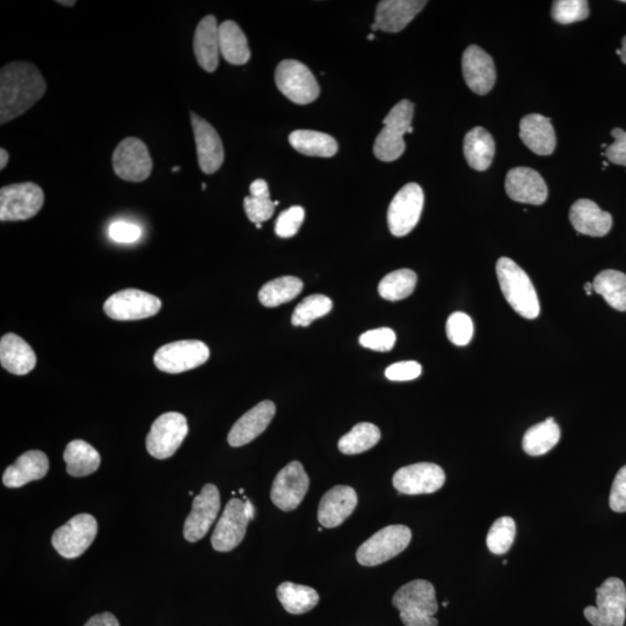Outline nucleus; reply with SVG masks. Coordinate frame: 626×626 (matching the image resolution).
Wrapping results in <instances>:
<instances>
[{
    "instance_id": "obj_1",
    "label": "nucleus",
    "mask_w": 626,
    "mask_h": 626,
    "mask_svg": "<svg viewBox=\"0 0 626 626\" xmlns=\"http://www.w3.org/2000/svg\"><path fill=\"white\" fill-rule=\"evenodd\" d=\"M47 84L34 64L13 62L0 71V123L25 114L45 96Z\"/></svg>"
},
{
    "instance_id": "obj_2",
    "label": "nucleus",
    "mask_w": 626,
    "mask_h": 626,
    "mask_svg": "<svg viewBox=\"0 0 626 626\" xmlns=\"http://www.w3.org/2000/svg\"><path fill=\"white\" fill-rule=\"evenodd\" d=\"M405 626H438L435 588L426 580H413L400 587L392 599Z\"/></svg>"
},
{
    "instance_id": "obj_3",
    "label": "nucleus",
    "mask_w": 626,
    "mask_h": 626,
    "mask_svg": "<svg viewBox=\"0 0 626 626\" xmlns=\"http://www.w3.org/2000/svg\"><path fill=\"white\" fill-rule=\"evenodd\" d=\"M497 276L502 294L516 313L527 319L540 316V301L533 282L515 261L500 258L497 262Z\"/></svg>"
},
{
    "instance_id": "obj_4",
    "label": "nucleus",
    "mask_w": 626,
    "mask_h": 626,
    "mask_svg": "<svg viewBox=\"0 0 626 626\" xmlns=\"http://www.w3.org/2000/svg\"><path fill=\"white\" fill-rule=\"evenodd\" d=\"M414 105L410 100H402L393 107L387 118L383 120L384 128L377 136L374 154L382 162H393L405 152L404 135L412 127Z\"/></svg>"
},
{
    "instance_id": "obj_5",
    "label": "nucleus",
    "mask_w": 626,
    "mask_h": 626,
    "mask_svg": "<svg viewBox=\"0 0 626 626\" xmlns=\"http://www.w3.org/2000/svg\"><path fill=\"white\" fill-rule=\"evenodd\" d=\"M256 511L249 499H231L211 536V545L218 552H229L243 542L247 526Z\"/></svg>"
},
{
    "instance_id": "obj_6",
    "label": "nucleus",
    "mask_w": 626,
    "mask_h": 626,
    "mask_svg": "<svg viewBox=\"0 0 626 626\" xmlns=\"http://www.w3.org/2000/svg\"><path fill=\"white\" fill-rule=\"evenodd\" d=\"M412 540L409 527L396 524L385 527L363 543L356 552V559L362 566H377L402 553Z\"/></svg>"
},
{
    "instance_id": "obj_7",
    "label": "nucleus",
    "mask_w": 626,
    "mask_h": 626,
    "mask_svg": "<svg viewBox=\"0 0 626 626\" xmlns=\"http://www.w3.org/2000/svg\"><path fill=\"white\" fill-rule=\"evenodd\" d=\"M593 626H624L626 618V587L618 578H609L596 589V607L584 610Z\"/></svg>"
},
{
    "instance_id": "obj_8",
    "label": "nucleus",
    "mask_w": 626,
    "mask_h": 626,
    "mask_svg": "<svg viewBox=\"0 0 626 626\" xmlns=\"http://www.w3.org/2000/svg\"><path fill=\"white\" fill-rule=\"evenodd\" d=\"M45 203V193L34 183L5 186L0 189V221L31 220Z\"/></svg>"
},
{
    "instance_id": "obj_9",
    "label": "nucleus",
    "mask_w": 626,
    "mask_h": 626,
    "mask_svg": "<svg viewBox=\"0 0 626 626\" xmlns=\"http://www.w3.org/2000/svg\"><path fill=\"white\" fill-rule=\"evenodd\" d=\"M275 83L283 96L297 105L313 103L320 93L315 76L307 65L295 60L282 61L275 71Z\"/></svg>"
},
{
    "instance_id": "obj_10",
    "label": "nucleus",
    "mask_w": 626,
    "mask_h": 626,
    "mask_svg": "<svg viewBox=\"0 0 626 626\" xmlns=\"http://www.w3.org/2000/svg\"><path fill=\"white\" fill-rule=\"evenodd\" d=\"M209 347L200 340H180L160 347L154 356L156 367L167 374L198 368L209 360Z\"/></svg>"
},
{
    "instance_id": "obj_11",
    "label": "nucleus",
    "mask_w": 626,
    "mask_h": 626,
    "mask_svg": "<svg viewBox=\"0 0 626 626\" xmlns=\"http://www.w3.org/2000/svg\"><path fill=\"white\" fill-rule=\"evenodd\" d=\"M188 434V422L184 414L167 412L152 424L147 436V449L157 460H166L177 453Z\"/></svg>"
},
{
    "instance_id": "obj_12",
    "label": "nucleus",
    "mask_w": 626,
    "mask_h": 626,
    "mask_svg": "<svg viewBox=\"0 0 626 626\" xmlns=\"http://www.w3.org/2000/svg\"><path fill=\"white\" fill-rule=\"evenodd\" d=\"M97 534V520L90 514H78L55 531L52 543L63 558L75 559L91 547Z\"/></svg>"
},
{
    "instance_id": "obj_13",
    "label": "nucleus",
    "mask_w": 626,
    "mask_h": 626,
    "mask_svg": "<svg viewBox=\"0 0 626 626\" xmlns=\"http://www.w3.org/2000/svg\"><path fill=\"white\" fill-rule=\"evenodd\" d=\"M425 205L424 191L418 184H407L390 203L388 223L391 234L404 237L417 227Z\"/></svg>"
},
{
    "instance_id": "obj_14",
    "label": "nucleus",
    "mask_w": 626,
    "mask_h": 626,
    "mask_svg": "<svg viewBox=\"0 0 626 626\" xmlns=\"http://www.w3.org/2000/svg\"><path fill=\"white\" fill-rule=\"evenodd\" d=\"M152 159L147 145L138 138L128 137L116 147L113 169L119 178L129 183H142L152 172Z\"/></svg>"
},
{
    "instance_id": "obj_15",
    "label": "nucleus",
    "mask_w": 626,
    "mask_h": 626,
    "mask_svg": "<svg viewBox=\"0 0 626 626\" xmlns=\"http://www.w3.org/2000/svg\"><path fill=\"white\" fill-rule=\"evenodd\" d=\"M162 309L158 297L138 289H125L105 302L104 311L114 320H140L156 316Z\"/></svg>"
},
{
    "instance_id": "obj_16",
    "label": "nucleus",
    "mask_w": 626,
    "mask_h": 626,
    "mask_svg": "<svg viewBox=\"0 0 626 626\" xmlns=\"http://www.w3.org/2000/svg\"><path fill=\"white\" fill-rule=\"evenodd\" d=\"M310 479L300 462H290L275 477L271 499L283 512L295 511L307 496Z\"/></svg>"
},
{
    "instance_id": "obj_17",
    "label": "nucleus",
    "mask_w": 626,
    "mask_h": 626,
    "mask_svg": "<svg viewBox=\"0 0 626 626\" xmlns=\"http://www.w3.org/2000/svg\"><path fill=\"white\" fill-rule=\"evenodd\" d=\"M446 483V473L434 463H417L399 469L393 476L395 489L407 496L438 492Z\"/></svg>"
},
{
    "instance_id": "obj_18",
    "label": "nucleus",
    "mask_w": 626,
    "mask_h": 626,
    "mask_svg": "<svg viewBox=\"0 0 626 626\" xmlns=\"http://www.w3.org/2000/svg\"><path fill=\"white\" fill-rule=\"evenodd\" d=\"M220 509V491L213 484L205 485L199 496L195 497L192 512L186 519L184 526L186 541L195 543L202 540L216 521Z\"/></svg>"
},
{
    "instance_id": "obj_19",
    "label": "nucleus",
    "mask_w": 626,
    "mask_h": 626,
    "mask_svg": "<svg viewBox=\"0 0 626 626\" xmlns=\"http://www.w3.org/2000/svg\"><path fill=\"white\" fill-rule=\"evenodd\" d=\"M462 70L465 83L479 96L492 91L497 80L496 65L492 57L478 46L472 45L462 57Z\"/></svg>"
},
{
    "instance_id": "obj_20",
    "label": "nucleus",
    "mask_w": 626,
    "mask_h": 626,
    "mask_svg": "<svg viewBox=\"0 0 626 626\" xmlns=\"http://www.w3.org/2000/svg\"><path fill=\"white\" fill-rule=\"evenodd\" d=\"M506 193L515 202L541 206L548 199V186L540 173L529 167H516L507 173Z\"/></svg>"
},
{
    "instance_id": "obj_21",
    "label": "nucleus",
    "mask_w": 626,
    "mask_h": 626,
    "mask_svg": "<svg viewBox=\"0 0 626 626\" xmlns=\"http://www.w3.org/2000/svg\"><path fill=\"white\" fill-rule=\"evenodd\" d=\"M199 166L203 173L214 174L224 162V149L220 135L205 119L191 113Z\"/></svg>"
},
{
    "instance_id": "obj_22",
    "label": "nucleus",
    "mask_w": 626,
    "mask_h": 626,
    "mask_svg": "<svg viewBox=\"0 0 626 626\" xmlns=\"http://www.w3.org/2000/svg\"><path fill=\"white\" fill-rule=\"evenodd\" d=\"M358 501V494L353 487L334 486L319 502V523L325 528L339 527L352 515Z\"/></svg>"
},
{
    "instance_id": "obj_23",
    "label": "nucleus",
    "mask_w": 626,
    "mask_h": 626,
    "mask_svg": "<svg viewBox=\"0 0 626 626\" xmlns=\"http://www.w3.org/2000/svg\"><path fill=\"white\" fill-rule=\"evenodd\" d=\"M276 412V406L271 400L259 403L252 410L246 412L240 418L228 435V442L231 447H243L259 435L264 433L271 424Z\"/></svg>"
},
{
    "instance_id": "obj_24",
    "label": "nucleus",
    "mask_w": 626,
    "mask_h": 626,
    "mask_svg": "<svg viewBox=\"0 0 626 626\" xmlns=\"http://www.w3.org/2000/svg\"><path fill=\"white\" fill-rule=\"evenodd\" d=\"M422 0H383L377 5L375 24L388 33H398L425 9Z\"/></svg>"
},
{
    "instance_id": "obj_25",
    "label": "nucleus",
    "mask_w": 626,
    "mask_h": 626,
    "mask_svg": "<svg viewBox=\"0 0 626 626\" xmlns=\"http://www.w3.org/2000/svg\"><path fill=\"white\" fill-rule=\"evenodd\" d=\"M520 138L538 156H550L557 147V137L551 120L540 114L524 116L520 122Z\"/></svg>"
},
{
    "instance_id": "obj_26",
    "label": "nucleus",
    "mask_w": 626,
    "mask_h": 626,
    "mask_svg": "<svg viewBox=\"0 0 626 626\" xmlns=\"http://www.w3.org/2000/svg\"><path fill=\"white\" fill-rule=\"evenodd\" d=\"M570 221L579 234L591 237L606 236L613 228V216L588 199L574 203L570 210Z\"/></svg>"
},
{
    "instance_id": "obj_27",
    "label": "nucleus",
    "mask_w": 626,
    "mask_h": 626,
    "mask_svg": "<svg viewBox=\"0 0 626 626\" xmlns=\"http://www.w3.org/2000/svg\"><path fill=\"white\" fill-rule=\"evenodd\" d=\"M220 26L214 16L203 18L194 34V54L200 67L207 72H215L220 64Z\"/></svg>"
},
{
    "instance_id": "obj_28",
    "label": "nucleus",
    "mask_w": 626,
    "mask_h": 626,
    "mask_svg": "<svg viewBox=\"0 0 626 626\" xmlns=\"http://www.w3.org/2000/svg\"><path fill=\"white\" fill-rule=\"evenodd\" d=\"M48 471L49 460L45 453L40 450L27 451L5 470L3 483L9 489H19L46 477Z\"/></svg>"
},
{
    "instance_id": "obj_29",
    "label": "nucleus",
    "mask_w": 626,
    "mask_h": 626,
    "mask_svg": "<svg viewBox=\"0 0 626 626\" xmlns=\"http://www.w3.org/2000/svg\"><path fill=\"white\" fill-rule=\"evenodd\" d=\"M0 363L9 373L24 376L35 368L36 355L23 338L7 333L0 340Z\"/></svg>"
},
{
    "instance_id": "obj_30",
    "label": "nucleus",
    "mask_w": 626,
    "mask_h": 626,
    "mask_svg": "<svg viewBox=\"0 0 626 626\" xmlns=\"http://www.w3.org/2000/svg\"><path fill=\"white\" fill-rule=\"evenodd\" d=\"M463 150L471 169L483 172L492 165L496 143L489 131L476 127L465 135Z\"/></svg>"
},
{
    "instance_id": "obj_31",
    "label": "nucleus",
    "mask_w": 626,
    "mask_h": 626,
    "mask_svg": "<svg viewBox=\"0 0 626 626\" xmlns=\"http://www.w3.org/2000/svg\"><path fill=\"white\" fill-rule=\"evenodd\" d=\"M64 462L71 477H86L96 472L101 463L98 450L83 440L71 441L64 451Z\"/></svg>"
},
{
    "instance_id": "obj_32",
    "label": "nucleus",
    "mask_w": 626,
    "mask_h": 626,
    "mask_svg": "<svg viewBox=\"0 0 626 626\" xmlns=\"http://www.w3.org/2000/svg\"><path fill=\"white\" fill-rule=\"evenodd\" d=\"M218 33H220V50L225 61L232 65H244L250 61L249 42L242 28L235 21H224Z\"/></svg>"
},
{
    "instance_id": "obj_33",
    "label": "nucleus",
    "mask_w": 626,
    "mask_h": 626,
    "mask_svg": "<svg viewBox=\"0 0 626 626\" xmlns=\"http://www.w3.org/2000/svg\"><path fill=\"white\" fill-rule=\"evenodd\" d=\"M289 143L304 156L330 158L338 152V143L331 135L315 130H296L289 135Z\"/></svg>"
},
{
    "instance_id": "obj_34",
    "label": "nucleus",
    "mask_w": 626,
    "mask_h": 626,
    "mask_svg": "<svg viewBox=\"0 0 626 626\" xmlns=\"http://www.w3.org/2000/svg\"><path fill=\"white\" fill-rule=\"evenodd\" d=\"M560 428L553 418L528 429L522 440L523 450L530 456H542L557 446Z\"/></svg>"
},
{
    "instance_id": "obj_35",
    "label": "nucleus",
    "mask_w": 626,
    "mask_h": 626,
    "mask_svg": "<svg viewBox=\"0 0 626 626\" xmlns=\"http://www.w3.org/2000/svg\"><path fill=\"white\" fill-rule=\"evenodd\" d=\"M278 599L282 607L289 614L302 615L308 613L319 603V594L316 589L308 586L297 585L294 582H282L278 587Z\"/></svg>"
},
{
    "instance_id": "obj_36",
    "label": "nucleus",
    "mask_w": 626,
    "mask_h": 626,
    "mask_svg": "<svg viewBox=\"0 0 626 626\" xmlns=\"http://www.w3.org/2000/svg\"><path fill=\"white\" fill-rule=\"evenodd\" d=\"M596 294L601 295L611 308L626 311V275L607 269L596 275L593 282Z\"/></svg>"
},
{
    "instance_id": "obj_37",
    "label": "nucleus",
    "mask_w": 626,
    "mask_h": 626,
    "mask_svg": "<svg viewBox=\"0 0 626 626\" xmlns=\"http://www.w3.org/2000/svg\"><path fill=\"white\" fill-rule=\"evenodd\" d=\"M302 280L295 276H282L266 283L259 291V301L267 308L279 307L293 301L303 290Z\"/></svg>"
},
{
    "instance_id": "obj_38",
    "label": "nucleus",
    "mask_w": 626,
    "mask_h": 626,
    "mask_svg": "<svg viewBox=\"0 0 626 626\" xmlns=\"http://www.w3.org/2000/svg\"><path fill=\"white\" fill-rule=\"evenodd\" d=\"M381 440L380 428L370 422H361L351 432L342 436L338 448L342 454L358 455L374 448Z\"/></svg>"
},
{
    "instance_id": "obj_39",
    "label": "nucleus",
    "mask_w": 626,
    "mask_h": 626,
    "mask_svg": "<svg viewBox=\"0 0 626 626\" xmlns=\"http://www.w3.org/2000/svg\"><path fill=\"white\" fill-rule=\"evenodd\" d=\"M250 196L244 199V209L249 220L256 224L266 222L274 214L275 205L271 200L266 180H254L250 186Z\"/></svg>"
},
{
    "instance_id": "obj_40",
    "label": "nucleus",
    "mask_w": 626,
    "mask_h": 626,
    "mask_svg": "<svg viewBox=\"0 0 626 626\" xmlns=\"http://www.w3.org/2000/svg\"><path fill=\"white\" fill-rule=\"evenodd\" d=\"M417 274L411 269H399L392 272L381 281L378 293L384 300L397 302L412 295L417 286Z\"/></svg>"
},
{
    "instance_id": "obj_41",
    "label": "nucleus",
    "mask_w": 626,
    "mask_h": 626,
    "mask_svg": "<svg viewBox=\"0 0 626 626\" xmlns=\"http://www.w3.org/2000/svg\"><path fill=\"white\" fill-rule=\"evenodd\" d=\"M333 308L330 297L325 295H311L297 305L291 323L294 326L307 327L316 319L329 315Z\"/></svg>"
},
{
    "instance_id": "obj_42",
    "label": "nucleus",
    "mask_w": 626,
    "mask_h": 626,
    "mask_svg": "<svg viewBox=\"0 0 626 626\" xmlns=\"http://www.w3.org/2000/svg\"><path fill=\"white\" fill-rule=\"evenodd\" d=\"M516 535V524L512 518L504 516L492 524L487 535V548L494 555H505L511 550Z\"/></svg>"
},
{
    "instance_id": "obj_43",
    "label": "nucleus",
    "mask_w": 626,
    "mask_h": 626,
    "mask_svg": "<svg viewBox=\"0 0 626 626\" xmlns=\"http://www.w3.org/2000/svg\"><path fill=\"white\" fill-rule=\"evenodd\" d=\"M551 14L558 24L579 23L589 16L588 2L586 0H557L553 2Z\"/></svg>"
},
{
    "instance_id": "obj_44",
    "label": "nucleus",
    "mask_w": 626,
    "mask_h": 626,
    "mask_svg": "<svg viewBox=\"0 0 626 626\" xmlns=\"http://www.w3.org/2000/svg\"><path fill=\"white\" fill-rule=\"evenodd\" d=\"M448 339L456 346H467L473 337L472 319L463 312H455L448 318Z\"/></svg>"
},
{
    "instance_id": "obj_45",
    "label": "nucleus",
    "mask_w": 626,
    "mask_h": 626,
    "mask_svg": "<svg viewBox=\"0 0 626 626\" xmlns=\"http://www.w3.org/2000/svg\"><path fill=\"white\" fill-rule=\"evenodd\" d=\"M305 211L300 206L291 207L278 217L275 223V234L280 238L294 237L304 222Z\"/></svg>"
},
{
    "instance_id": "obj_46",
    "label": "nucleus",
    "mask_w": 626,
    "mask_h": 626,
    "mask_svg": "<svg viewBox=\"0 0 626 626\" xmlns=\"http://www.w3.org/2000/svg\"><path fill=\"white\" fill-rule=\"evenodd\" d=\"M396 340L395 332L388 327H382V329L363 333L359 341L362 347L371 349V351L389 352L395 347Z\"/></svg>"
},
{
    "instance_id": "obj_47",
    "label": "nucleus",
    "mask_w": 626,
    "mask_h": 626,
    "mask_svg": "<svg viewBox=\"0 0 626 626\" xmlns=\"http://www.w3.org/2000/svg\"><path fill=\"white\" fill-rule=\"evenodd\" d=\"M422 373V367L416 361H404L395 363L385 370V376L393 382H406L416 380Z\"/></svg>"
},
{
    "instance_id": "obj_48",
    "label": "nucleus",
    "mask_w": 626,
    "mask_h": 626,
    "mask_svg": "<svg viewBox=\"0 0 626 626\" xmlns=\"http://www.w3.org/2000/svg\"><path fill=\"white\" fill-rule=\"evenodd\" d=\"M609 506L616 513L626 512V465L617 472L611 486Z\"/></svg>"
},
{
    "instance_id": "obj_49",
    "label": "nucleus",
    "mask_w": 626,
    "mask_h": 626,
    "mask_svg": "<svg viewBox=\"0 0 626 626\" xmlns=\"http://www.w3.org/2000/svg\"><path fill=\"white\" fill-rule=\"evenodd\" d=\"M108 235L114 242L121 244L135 243L140 239L142 231L135 224L114 222L108 229Z\"/></svg>"
},
{
    "instance_id": "obj_50",
    "label": "nucleus",
    "mask_w": 626,
    "mask_h": 626,
    "mask_svg": "<svg viewBox=\"0 0 626 626\" xmlns=\"http://www.w3.org/2000/svg\"><path fill=\"white\" fill-rule=\"evenodd\" d=\"M615 142L606 150V156L610 163L626 166V131L621 128L611 130Z\"/></svg>"
},
{
    "instance_id": "obj_51",
    "label": "nucleus",
    "mask_w": 626,
    "mask_h": 626,
    "mask_svg": "<svg viewBox=\"0 0 626 626\" xmlns=\"http://www.w3.org/2000/svg\"><path fill=\"white\" fill-rule=\"evenodd\" d=\"M84 626H120V623L112 613H103L91 617Z\"/></svg>"
},
{
    "instance_id": "obj_52",
    "label": "nucleus",
    "mask_w": 626,
    "mask_h": 626,
    "mask_svg": "<svg viewBox=\"0 0 626 626\" xmlns=\"http://www.w3.org/2000/svg\"><path fill=\"white\" fill-rule=\"evenodd\" d=\"M9 163V152L5 149H0V170H4Z\"/></svg>"
},
{
    "instance_id": "obj_53",
    "label": "nucleus",
    "mask_w": 626,
    "mask_h": 626,
    "mask_svg": "<svg viewBox=\"0 0 626 626\" xmlns=\"http://www.w3.org/2000/svg\"><path fill=\"white\" fill-rule=\"evenodd\" d=\"M621 60L624 64H626V35L622 40Z\"/></svg>"
},
{
    "instance_id": "obj_54",
    "label": "nucleus",
    "mask_w": 626,
    "mask_h": 626,
    "mask_svg": "<svg viewBox=\"0 0 626 626\" xmlns=\"http://www.w3.org/2000/svg\"><path fill=\"white\" fill-rule=\"evenodd\" d=\"M585 290H586V294L588 296H591L592 295V291L594 290L593 283L587 282L586 285H585Z\"/></svg>"
},
{
    "instance_id": "obj_55",
    "label": "nucleus",
    "mask_w": 626,
    "mask_h": 626,
    "mask_svg": "<svg viewBox=\"0 0 626 626\" xmlns=\"http://www.w3.org/2000/svg\"><path fill=\"white\" fill-rule=\"evenodd\" d=\"M57 3L64 5V6H74L76 4V2H57Z\"/></svg>"
},
{
    "instance_id": "obj_56",
    "label": "nucleus",
    "mask_w": 626,
    "mask_h": 626,
    "mask_svg": "<svg viewBox=\"0 0 626 626\" xmlns=\"http://www.w3.org/2000/svg\"><path fill=\"white\" fill-rule=\"evenodd\" d=\"M371 29H373V31H378V27L377 25L374 23L373 25H371Z\"/></svg>"
},
{
    "instance_id": "obj_57",
    "label": "nucleus",
    "mask_w": 626,
    "mask_h": 626,
    "mask_svg": "<svg viewBox=\"0 0 626 626\" xmlns=\"http://www.w3.org/2000/svg\"><path fill=\"white\" fill-rule=\"evenodd\" d=\"M374 39H375V35L374 34H369L368 40H374Z\"/></svg>"
},
{
    "instance_id": "obj_58",
    "label": "nucleus",
    "mask_w": 626,
    "mask_h": 626,
    "mask_svg": "<svg viewBox=\"0 0 626 626\" xmlns=\"http://www.w3.org/2000/svg\"><path fill=\"white\" fill-rule=\"evenodd\" d=\"M413 133V127H410L409 131H407V134H411Z\"/></svg>"
},
{
    "instance_id": "obj_59",
    "label": "nucleus",
    "mask_w": 626,
    "mask_h": 626,
    "mask_svg": "<svg viewBox=\"0 0 626 626\" xmlns=\"http://www.w3.org/2000/svg\"><path fill=\"white\" fill-rule=\"evenodd\" d=\"M443 607H448V602H444Z\"/></svg>"
},
{
    "instance_id": "obj_60",
    "label": "nucleus",
    "mask_w": 626,
    "mask_h": 626,
    "mask_svg": "<svg viewBox=\"0 0 626 626\" xmlns=\"http://www.w3.org/2000/svg\"><path fill=\"white\" fill-rule=\"evenodd\" d=\"M257 228H258V229H261V224H257Z\"/></svg>"
}]
</instances>
